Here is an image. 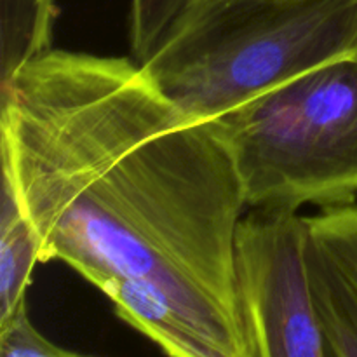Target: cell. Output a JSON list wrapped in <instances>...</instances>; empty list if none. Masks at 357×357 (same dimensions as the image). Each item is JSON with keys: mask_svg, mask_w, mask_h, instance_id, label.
Masks as SVG:
<instances>
[{"mask_svg": "<svg viewBox=\"0 0 357 357\" xmlns=\"http://www.w3.org/2000/svg\"><path fill=\"white\" fill-rule=\"evenodd\" d=\"M2 183L38 243L167 357H258L241 296L246 199L213 122L135 58L54 49L0 82Z\"/></svg>", "mask_w": 357, "mask_h": 357, "instance_id": "obj_1", "label": "cell"}, {"mask_svg": "<svg viewBox=\"0 0 357 357\" xmlns=\"http://www.w3.org/2000/svg\"><path fill=\"white\" fill-rule=\"evenodd\" d=\"M349 58L357 0H192L142 65L176 107L209 122Z\"/></svg>", "mask_w": 357, "mask_h": 357, "instance_id": "obj_2", "label": "cell"}, {"mask_svg": "<svg viewBox=\"0 0 357 357\" xmlns=\"http://www.w3.org/2000/svg\"><path fill=\"white\" fill-rule=\"evenodd\" d=\"M190 2L192 0H131V58L138 63H145Z\"/></svg>", "mask_w": 357, "mask_h": 357, "instance_id": "obj_7", "label": "cell"}, {"mask_svg": "<svg viewBox=\"0 0 357 357\" xmlns=\"http://www.w3.org/2000/svg\"><path fill=\"white\" fill-rule=\"evenodd\" d=\"M0 357H94L52 344L33 326L28 305L0 326Z\"/></svg>", "mask_w": 357, "mask_h": 357, "instance_id": "obj_8", "label": "cell"}, {"mask_svg": "<svg viewBox=\"0 0 357 357\" xmlns=\"http://www.w3.org/2000/svg\"><path fill=\"white\" fill-rule=\"evenodd\" d=\"M310 295L330 357H357V317L326 293L310 289Z\"/></svg>", "mask_w": 357, "mask_h": 357, "instance_id": "obj_9", "label": "cell"}, {"mask_svg": "<svg viewBox=\"0 0 357 357\" xmlns=\"http://www.w3.org/2000/svg\"><path fill=\"white\" fill-rule=\"evenodd\" d=\"M251 211L357 199V58L314 68L211 121Z\"/></svg>", "mask_w": 357, "mask_h": 357, "instance_id": "obj_3", "label": "cell"}, {"mask_svg": "<svg viewBox=\"0 0 357 357\" xmlns=\"http://www.w3.org/2000/svg\"><path fill=\"white\" fill-rule=\"evenodd\" d=\"M237 272L258 357H330L307 281L303 216L244 215Z\"/></svg>", "mask_w": 357, "mask_h": 357, "instance_id": "obj_4", "label": "cell"}, {"mask_svg": "<svg viewBox=\"0 0 357 357\" xmlns=\"http://www.w3.org/2000/svg\"><path fill=\"white\" fill-rule=\"evenodd\" d=\"M40 264L38 243L13 192L2 183L0 206V326L28 305V288Z\"/></svg>", "mask_w": 357, "mask_h": 357, "instance_id": "obj_5", "label": "cell"}, {"mask_svg": "<svg viewBox=\"0 0 357 357\" xmlns=\"http://www.w3.org/2000/svg\"><path fill=\"white\" fill-rule=\"evenodd\" d=\"M56 0H0V82L52 49Z\"/></svg>", "mask_w": 357, "mask_h": 357, "instance_id": "obj_6", "label": "cell"}]
</instances>
